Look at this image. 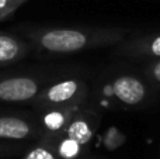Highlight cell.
Instances as JSON below:
<instances>
[{"label": "cell", "mask_w": 160, "mask_h": 159, "mask_svg": "<svg viewBox=\"0 0 160 159\" xmlns=\"http://www.w3.org/2000/svg\"><path fill=\"white\" fill-rule=\"evenodd\" d=\"M131 31L118 27L100 28H49L34 35L37 47L51 54H73L86 49L118 45Z\"/></svg>", "instance_id": "1"}, {"label": "cell", "mask_w": 160, "mask_h": 159, "mask_svg": "<svg viewBox=\"0 0 160 159\" xmlns=\"http://www.w3.org/2000/svg\"><path fill=\"white\" fill-rule=\"evenodd\" d=\"M87 86L80 79H63L56 83L41 90L35 97L39 107H53V106H70L80 104L87 97Z\"/></svg>", "instance_id": "2"}, {"label": "cell", "mask_w": 160, "mask_h": 159, "mask_svg": "<svg viewBox=\"0 0 160 159\" xmlns=\"http://www.w3.org/2000/svg\"><path fill=\"white\" fill-rule=\"evenodd\" d=\"M152 85L143 78L135 75H119L111 80V95L125 107H139L150 97Z\"/></svg>", "instance_id": "3"}, {"label": "cell", "mask_w": 160, "mask_h": 159, "mask_svg": "<svg viewBox=\"0 0 160 159\" xmlns=\"http://www.w3.org/2000/svg\"><path fill=\"white\" fill-rule=\"evenodd\" d=\"M41 93V85L30 76H14L0 80V101L21 103L35 100Z\"/></svg>", "instance_id": "4"}, {"label": "cell", "mask_w": 160, "mask_h": 159, "mask_svg": "<svg viewBox=\"0 0 160 159\" xmlns=\"http://www.w3.org/2000/svg\"><path fill=\"white\" fill-rule=\"evenodd\" d=\"M115 52L132 59H159L160 58V33L146 34L127 38L115 45Z\"/></svg>", "instance_id": "5"}, {"label": "cell", "mask_w": 160, "mask_h": 159, "mask_svg": "<svg viewBox=\"0 0 160 159\" xmlns=\"http://www.w3.org/2000/svg\"><path fill=\"white\" fill-rule=\"evenodd\" d=\"M100 124V115L93 110H82L80 109L75 114L66 130L62 134L69 138H73L82 145H87L94 137Z\"/></svg>", "instance_id": "6"}, {"label": "cell", "mask_w": 160, "mask_h": 159, "mask_svg": "<svg viewBox=\"0 0 160 159\" xmlns=\"http://www.w3.org/2000/svg\"><path fill=\"white\" fill-rule=\"evenodd\" d=\"M79 110H80V104L48 107L42 113L41 124L47 132L53 135H59L66 130L68 124L72 121V118L75 117V114Z\"/></svg>", "instance_id": "7"}, {"label": "cell", "mask_w": 160, "mask_h": 159, "mask_svg": "<svg viewBox=\"0 0 160 159\" xmlns=\"http://www.w3.org/2000/svg\"><path fill=\"white\" fill-rule=\"evenodd\" d=\"M32 132L28 121L20 117H0V138L6 140H25Z\"/></svg>", "instance_id": "8"}, {"label": "cell", "mask_w": 160, "mask_h": 159, "mask_svg": "<svg viewBox=\"0 0 160 159\" xmlns=\"http://www.w3.org/2000/svg\"><path fill=\"white\" fill-rule=\"evenodd\" d=\"M25 52V45L10 35L0 34V66L14 62Z\"/></svg>", "instance_id": "9"}, {"label": "cell", "mask_w": 160, "mask_h": 159, "mask_svg": "<svg viewBox=\"0 0 160 159\" xmlns=\"http://www.w3.org/2000/svg\"><path fill=\"white\" fill-rule=\"evenodd\" d=\"M62 138L58 141L56 145V154L61 159H75L78 158L82 152V148L84 145H82L80 142H78L73 138H69L66 135L61 134Z\"/></svg>", "instance_id": "10"}, {"label": "cell", "mask_w": 160, "mask_h": 159, "mask_svg": "<svg viewBox=\"0 0 160 159\" xmlns=\"http://www.w3.org/2000/svg\"><path fill=\"white\" fill-rule=\"evenodd\" d=\"M125 140H127V138H125V134H122L121 130L114 127V126H111L107 128L104 137H102V144H104V146L107 149L114 151V149L119 148V146L125 142Z\"/></svg>", "instance_id": "11"}, {"label": "cell", "mask_w": 160, "mask_h": 159, "mask_svg": "<svg viewBox=\"0 0 160 159\" xmlns=\"http://www.w3.org/2000/svg\"><path fill=\"white\" fill-rule=\"evenodd\" d=\"M143 76L152 86L160 87V58L150 61L143 68Z\"/></svg>", "instance_id": "12"}, {"label": "cell", "mask_w": 160, "mask_h": 159, "mask_svg": "<svg viewBox=\"0 0 160 159\" xmlns=\"http://www.w3.org/2000/svg\"><path fill=\"white\" fill-rule=\"evenodd\" d=\"M56 155L52 149H49L48 146H37V148L31 149L24 159H56Z\"/></svg>", "instance_id": "13"}, {"label": "cell", "mask_w": 160, "mask_h": 159, "mask_svg": "<svg viewBox=\"0 0 160 159\" xmlns=\"http://www.w3.org/2000/svg\"><path fill=\"white\" fill-rule=\"evenodd\" d=\"M22 3V0H0V20L11 16Z\"/></svg>", "instance_id": "14"}, {"label": "cell", "mask_w": 160, "mask_h": 159, "mask_svg": "<svg viewBox=\"0 0 160 159\" xmlns=\"http://www.w3.org/2000/svg\"><path fill=\"white\" fill-rule=\"evenodd\" d=\"M22 2H27V0H22Z\"/></svg>", "instance_id": "15"}]
</instances>
